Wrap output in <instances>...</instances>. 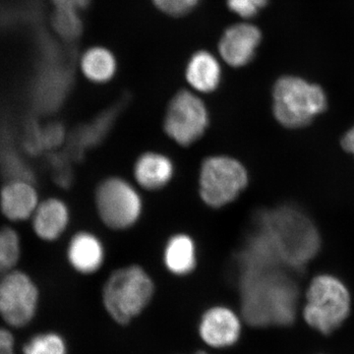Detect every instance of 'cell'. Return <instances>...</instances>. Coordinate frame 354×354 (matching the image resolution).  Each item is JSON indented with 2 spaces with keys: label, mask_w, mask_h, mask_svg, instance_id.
I'll list each match as a JSON object with an SVG mask.
<instances>
[{
  "label": "cell",
  "mask_w": 354,
  "mask_h": 354,
  "mask_svg": "<svg viewBox=\"0 0 354 354\" xmlns=\"http://www.w3.org/2000/svg\"><path fill=\"white\" fill-rule=\"evenodd\" d=\"M269 263H249L241 277L242 314L255 327L290 325L295 318L297 292L286 277L268 272Z\"/></svg>",
  "instance_id": "6da1fadb"
},
{
  "label": "cell",
  "mask_w": 354,
  "mask_h": 354,
  "mask_svg": "<svg viewBox=\"0 0 354 354\" xmlns=\"http://www.w3.org/2000/svg\"><path fill=\"white\" fill-rule=\"evenodd\" d=\"M155 286L148 272L137 265L116 270L104 286V304L113 320L127 324L152 299Z\"/></svg>",
  "instance_id": "7a4b0ae2"
},
{
  "label": "cell",
  "mask_w": 354,
  "mask_h": 354,
  "mask_svg": "<svg viewBox=\"0 0 354 354\" xmlns=\"http://www.w3.org/2000/svg\"><path fill=\"white\" fill-rule=\"evenodd\" d=\"M272 97L274 118L291 129L307 127L327 108V97L323 88L299 77L279 78Z\"/></svg>",
  "instance_id": "3957f363"
},
{
  "label": "cell",
  "mask_w": 354,
  "mask_h": 354,
  "mask_svg": "<svg viewBox=\"0 0 354 354\" xmlns=\"http://www.w3.org/2000/svg\"><path fill=\"white\" fill-rule=\"evenodd\" d=\"M349 311L351 295L339 279L321 274L311 281L304 317L312 328L322 334H330L346 321Z\"/></svg>",
  "instance_id": "277c9868"
},
{
  "label": "cell",
  "mask_w": 354,
  "mask_h": 354,
  "mask_svg": "<svg viewBox=\"0 0 354 354\" xmlns=\"http://www.w3.org/2000/svg\"><path fill=\"white\" fill-rule=\"evenodd\" d=\"M247 184L248 172L236 158L212 156L202 162L198 191L204 204L211 208H223L234 202Z\"/></svg>",
  "instance_id": "5b68a950"
},
{
  "label": "cell",
  "mask_w": 354,
  "mask_h": 354,
  "mask_svg": "<svg viewBox=\"0 0 354 354\" xmlns=\"http://www.w3.org/2000/svg\"><path fill=\"white\" fill-rule=\"evenodd\" d=\"M95 202L97 215L111 230L132 227L143 213V200L138 190L121 177L102 181L95 190Z\"/></svg>",
  "instance_id": "8992f818"
},
{
  "label": "cell",
  "mask_w": 354,
  "mask_h": 354,
  "mask_svg": "<svg viewBox=\"0 0 354 354\" xmlns=\"http://www.w3.org/2000/svg\"><path fill=\"white\" fill-rule=\"evenodd\" d=\"M204 102L189 91L177 93L165 113V134L179 146L188 147L201 139L209 127Z\"/></svg>",
  "instance_id": "52a82bcc"
},
{
  "label": "cell",
  "mask_w": 354,
  "mask_h": 354,
  "mask_svg": "<svg viewBox=\"0 0 354 354\" xmlns=\"http://www.w3.org/2000/svg\"><path fill=\"white\" fill-rule=\"evenodd\" d=\"M38 301V288L24 272H12L0 279V316L12 327L29 324Z\"/></svg>",
  "instance_id": "ba28073f"
},
{
  "label": "cell",
  "mask_w": 354,
  "mask_h": 354,
  "mask_svg": "<svg viewBox=\"0 0 354 354\" xmlns=\"http://www.w3.org/2000/svg\"><path fill=\"white\" fill-rule=\"evenodd\" d=\"M261 38V31L256 26L247 23L232 26L220 41L221 57L230 66H244L252 60Z\"/></svg>",
  "instance_id": "9c48e42d"
},
{
  "label": "cell",
  "mask_w": 354,
  "mask_h": 354,
  "mask_svg": "<svg viewBox=\"0 0 354 354\" xmlns=\"http://www.w3.org/2000/svg\"><path fill=\"white\" fill-rule=\"evenodd\" d=\"M199 332L203 341L208 346L216 348H227L239 339L241 320L227 307H213L203 315Z\"/></svg>",
  "instance_id": "30bf717a"
},
{
  "label": "cell",
  "mask_w": 354,
  "mask_h": 354,
  "mask_svg": "<svg viewBox=\"0 0 354 354\" xmlns=\"http://www.w3.org/2000/svg\"><path fill=\"white\" fill-rule=\"evenodd\" d=\"M174 171V162L167 155L147 152L137 158L133 174L140 187L148 191H158L171 183Z\"/></svg>",
  "instance_id": "8fae6325"
},
{
  "label": "cell",
  "mask_w": 354,
  "mask_h": 354,
  "mask_svg": "<svg viewBox=\"0 0 354 354\" xmlns=\"http://www.w3.org/2000/svg\"><path fill=\"white\" fill-rule=\"evenodd\" d=\"M104 244L97 235L80 232L72 237L67 249V257L74 270L84 274H94L104 262Z\"/></svg>",
  "instance_id": "7c38bea8"
},
{
  "label": "cell",
  "mask_w": 354,
  "mask_h": 354,
  "mask_svg": "<svg viewBox=\"0 0 354 354\" xmlns=\"http://www.w3.org/2000/svg\"><path fill=\"white\" fill-rule=\"evenodd\" d=\"M70 214L64 201L55 198L41 203L35 212L34 230L44 241H53L62 236L68 227Z\"/></svg>",
  "instance_id": "4fadbf2b"
},
{
  "label": "cell",
  "mask_w": 354,
  "mask_h": 354,
  "mask_svg": "<svg viewBox=\"0 0 354 354\" xmlns=\"http://www.w3.org/2000/svg\"><path fill=\"white\" fill-rule=\"evenodd\" d=\"M0 205L4 215L10 220H26L36 212L38 194L31 183L11 181L1 191Z\"/></svg>",
  "instance_id": "5bb4252c"
},
{
  "label": "cell",
  "mask_w": 354,
  "mask_h": 354,
  "mask_svg": "<svg viewBox=\"0 0 354 354\" xmlns=\"http://www.w3.org/2000/svg\"><path fill=\"white\" fill-rule=\"evenodd\" d=\"M165 268L176 276H187L197 266V247L190 235H172L164 250Z\"/></svg>",
  "instance_id": "9a60e30c"
},
{
  "label": "cell",
  "mask_w": 354,
  "mask_h": 354,
  "mask_svg": "<svg viewBox=\"0 0 354 354\" xmlns=\"http://www.w3.org/2000/svg\"><path fill=\"white\" fill-rule=\"evenodd\" d=\"M189 85L200 93H212L221 84V69L218 60L207 51H199L190 58L186 68Z\"/></svg>",
  "instance_id": "2e32d148"
},
{
  "label": "cell",
  "mask_w": 354,
  "mask_h": 354,
  "mask_svg": "<svg viewBox=\"0 0 354 354\" xmlns=\"http://www.w3.org/2000/svg\"><path fill=\"white\" fill-rule=\"evenodd\" d=\"M0 174L10 181L35 180L34 172L18 152L12 132L6 127H0Z\"/></svg>",
  "instance_id": "e0dca14e"
},
{
  "label": "cell",
  "mask_w": 354,
  "mask_h": 354,
  "mask_svg": "<svg viewBox=\"0 0 354 354\" xmlns=\"http://www.w3.org/2000/svg\"><path fill=\"white\" fill-rule=\"evenodd\" d=\"M81 67L86 78L102 84L113 79L116 72V60L106 48H92L83 55Z\"/></svg>",
  "instance_id": "ac0fdd59"
},
{
  "label": "cell",
  "mask_w": 354,
  "mask_h": 354,
  "mask_svg": "<svg viewBox=\"0 0 354 354\" xmlns=\"http://www.w3.org/2000/svg\"><path fill=\"white\" fill-rule=\"evenodd\" d=\"M116 111L118 109L102 113L101 116L74 133L70 141V149L73 156L79 157L86 149L95 146V144L104 139L113 123V118H115Z\"/></svg>",
  "instance_id": "d6986e66"
},
{
  "label": "cell",
  "mask_w": 354,
  "mask_h": 354,
  "mask_svg": "<svg viewBox=\"0 0 354 354\" xmlns=\"http://www.w3.org/2000/svg\"><path fill=\"white\" fill-rule=\"evenodd\" d=\"M53 24L55 31L65 39H76L82 34V21L78 11L72 9L57 8Z\"/></svg>",
  "instance_id": "ffe728a7"
},
{
  "label": "cell",
  "mask_w": 354,
  "mask_h": 354,
  "mask_svg": "<svg viewBox=\"0 0 354 354\" xmlns=\"http://www.w3.org/2000/svg\"><path fill=\"white\" fill-rule=\"evenodd\" d=\"M20 255L19 237L10 228L0 230V274L10 270Z\"/></svg>",
  "instance_id": "44dd1931"
},
{
  "label": "cell",
  "mask_w": 354,
  "mask_h": 354,
  "mask_svg": "<svg viewBox=\"0 0 354 354\" xmlns=\"http://www.w3.org/2000/svg\"><path fill=\"white\" fill-rule=\"evenodd\" d=\"M25 354H66V346L57 334H41L26 344Z\"/></svg>",
  "instance_id": "7402d4cb"
},
{
  "label": "cell",
  "mask_w": 354,
  "mask_h": 354,
  "mask_svg": "<svg viewBox=\"0 0 354 354\" xmlns=\"http://www.w3.org/2000/svg\"><path fill=\"white\" fill-rule=\"evenodd\" d=\"M201 1L202 0H153L157 8L174 17L186 15Z\"/></svg>",
  "instance_id": "603a6c76"
},
{
  "label": "cell",
  "mask_w": 354,
  "mask_h": 354,
  "mask_svg": "<svg viewBox=\"0 0 354 354\" xmlns=\"http://www.w3.org/2000/svg\"><path fill=\"white\" fill-rule=\"evenodd\" d=\"M41 129L43 128L39 127L34 120H30L26 124L24 148L31 155H39L44 150Z\"/></svg>",
  "instance_id": "cb8c5ba5"
},
{
  "label": "cell",
  "mask_w": 354,
  "mask_h": 354,
  "mask_svg": "<svg viewBox=\"0 0 354 354\" xmlns=\"http://www.w3.org/2000/svg\"><path fill=\"white\" fill-rule=\"evenodd\" d=\"M267 2L268 0H227V6L237 15L251 18L259 12Z\"/></svg>",
  "instance_id": "d4e9b609"
},
{
  "label": "cell",
  "mask_w": 354,
  "mask_h": 354,
  "mask_svg": "<svg viewBox=\"0 0 354 354\" xmlns=\"http://www.w3.org/2000/svg\"><path fill=\"white\" fill-rule=\"evenodd\" d=\"M44 149L57 148L64 141V127L57 123L48 125L41 129Z\"/></svg>",
  "instance_id": "484cf974"
},
{
  "label": "cell",
  "mask_w": 354,
  "mask_h": 354,
  "mask_svg": "<svg viewBox=\"0 0 354 354\" xmlns=\"http://www.w3.org/2000/svg\"><path fill=\"white\" fill-rule=\"evenodd\" d=\"M50 164L55 172V181L62 186L68 185L70 183V171L67 167L66 160L62 155H53Z\"/></svg>",
  "instance_id": "4316f807"
},
{
  "label": "cell",
  "mask_w": 354,
  "mask_h": 354,
  "mask_svg": "<svg viewBox=\"0 0 354 354\" xmlns=\"http://www.w3.org/2000/svg\"><path fill=\"white\" fill-rule=\"evenodd\" d=\"M57 8L72 9L79 11L87 8L91 0H53Z\"/></svg>",
  "instance_id": "83f0119b"
},
{
  "label": "cell",
  "mask_w": 354,
  "mask_h": 354,
  "mask_svg": "<svg viewBox=\"0 0 354 354\" xmlns=\"http://www.w3.org/2000/svg\"><path fill=\"white\" fill-rule=\"evenodd\" d=\"M0 354L14 353V339L7 330L0 328Z\"/></svg>",
  "instance_id": "f1b7e54d"
},
{
  "label": "cell",
  "mask_w": 354,
  "mask_h": 354,
  "mask_svg": "<svg viewBox=\"0 0 354 354\" xmlns=\"http://www.w3.org/2000/svg\"><path fill=\"white\" fill-rule=\"evenodd\" d=\"M342 146L346 152L354 156V125L344 134L342 140Z\"/></svg>",
  "instance_id": "f546056e"
},
{
  "label": "cell",
  "mask_w": 354,
  "mask_h": 354,
  "mask_svg": "<svg viewBox=\"0 0 354 354\" xmlns=\"http://www.w3.org/2000/svg\"><path fill=\"white\" fill-rule=\"evenodd\" d=\"M196 354H208V353H204V351H200V353H197Z\"/></svg>",
  "instance_id": "4dcf8cb0"
}]
</instances>
